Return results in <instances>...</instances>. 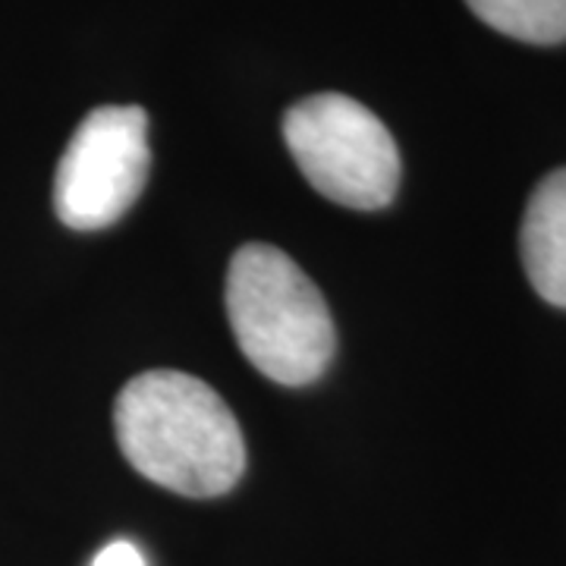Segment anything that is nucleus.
I'll list each match as a JSON object with an SVG mask.
<instances>
[{
    "mask_svg": "<svg viewBox=\"0 0 566 566\" xmlns=\"http://www.w3.org/2000/svg\"><path fill=\"white\" fill-rule=\"evenodd\" d=\"M520 252L532 290L566 308V167L535 186L520 230Z\"/></svg>",
    "mask_w": 566,
    "mask_h": 566,
    "instance_id": "39448f33",
    "label": "nucleus"
},
{
    "mask_svg": "<svg viewBox=\"0 0 566 566\" xmlns=\"http://www.w3.org/2000/svg\"><path fill=\"white\" fill-rule=\"evenodd\" d=\"M92 566H145V554L139 551L136 542H126V538H117L111 545H104Z\"/></svg>",
    "mask_w": 566,
    "mask_h": 566,
    "instance_id": "0eeeda50",
    "label": "nucleus"
},
{
    "mask_svg": "<svg viewBox=\"0 0 566 566\" xmlns=\"http://www.w3.org/2000/svg\"><path fill=\"white\" fill-rule=\"evenodd\" d=\"M479 20L528 44L566 41V0H465Z\"/></svg>",
    "mask_w": 566,
    "mask_h": 566,
    "instance_id": "423d86ee",
    "label": "nucleus"
},
{
    "mask_svg": "<svg viewBox=\"0 0 566 566\" xmlns=\"http://www.w3.org/2000/svg\"><path fill=\"white\" fill-rule=\"evenodd\" d=\"M227 318L249 363L283 387L318 381L334 359V318L300 264L268 243L243 245L227 271Z\"/></svg>",
    "mask_w": 566,
    "mask_h": 566,
    "instance_id": "f03ea898",
    "label": "nucleus"
},
{
    "mask_svg": "<svg viewBox=\"0 0 566 566\" xmlns=\"http://www.w3.org/2000/svg\"><path fill=\"white\" fill-rule=\"evenodd\" d=\"M283 142L324 199L378 211L400 189V148L365 104L337 92L296 102L283 117Z\"/></svg>",
    "mask_w": 566,
    "mask_h": 566,
    "instance_id": "7ed1b4c3",
    "label": "nucleus"
},
{
    "mask_svg": "<svg viewBox=\"0 0 566 566\" xmlns=\"http://www.w3.org/2000/svg\"><path fill=\"white\" fill-rule=\"evenodd\" d=\"M126 463L182 497H221L243 479L245 441L221 394L192 375L158 368L126 381L114 403Z\"/></svg>",
    "mask_w": 566,
    "mask_h": 566,
    "instance_id": "f257e3e1",
    "label": "nucleus"
},
{
    "mask_svg": "<svg viewBox=\"0 0 566 566\" xmlns=\"http://www.w3.org/2000/svg\"><path fill=\"white\" fill-rule=\"evenodd\" d=\"M148 170V114L136 104L95 107L63 148L54 211L73 230H104L136 205Z\"/></svg>",
    "mask_w": 566,
    "mask_h": 566,
    "instance_id": "20e7f679",
    "label": "nucleus"
}]
</instances>
